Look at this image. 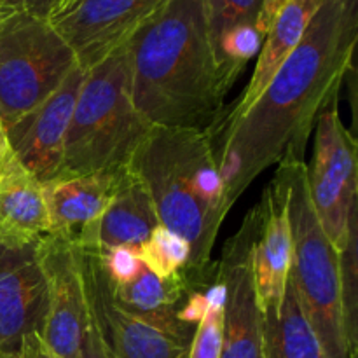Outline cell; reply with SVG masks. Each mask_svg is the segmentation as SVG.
Masks as SVG:
<instances>
[{
  "label": "cell",
  "mask_w": 358,
  "mask_h": 358,
  "mask_svg": "<svg viewBox=\"0 0 358 358\" xmlns=\"http://www.w3.org/2000/svg\"><path fill=\"white\" fill-rule=\"evenodd\" d=\"M166 0H79L49 21L72 48L84 70L124 44Z\"/></svg>",
  "instance_id": "4fadbf2b"
},
{
  "label": "cell",
  "mask_w": 358,
  "mask_h": 358,
  "mask_svg": "<svg viewBox=\"0 0 358 358\" xmlns=\"http://www.w3.org/2000/svg\"><path fill=\"white\" fill-rule=\"evenodd\" d=\"M37 252L48 292V313L41 338L58 358H77L87 325L79 250L66 238L48 233L38 240Z\"/></svg>",
  "instance_id": "9c48e42d"
},
{
  "label": "cell",
  "mask_w": 358,
  "mask_h": 358,
  "mask_svg": "<svg viewBox=\"0 0 358 358\" xmlns=\"http://www.w3.org/2000/svg\"><path fill=\"white\" fill-rule=\"evenodd\" d=\"M13 159H14V154L13 150H10L9 140H7L6 128H3L2 122H0V175L3 173V170L9 166V163Z\"/></svg>",
  "instance_id": "f1b7e54d"
},
{
  "label": "cell",
  "mask_w": 358,
  "mask_h": 358,
  "mask_svg": "<svg viewBox=\"0 0 358 358\" xmlns=\"http://www.w3.org/2000/svg\"><path fill=\"white\" fill-rule=\"evenodd\" d=\"M37 243H0V358H21L24 338L44 327L48 292Z\"/></svg>",
  "instance_id": "7c38bea8"
},
{
  "label": "cell",
  "mask_w": 358,
  "mask_h": 358,
  "mask_svg": "<svg viewBox=\"0 0 358 358\" xmlns=\"http://www.w3.org/2000/svg\"><path fill=\"white\" fill-rule=\"evenodd\" d=\"M261 224L259 205L226 243L217 278L226 285L220 358H264L262 311L252 275V245Z\"/></svg>",
  "instance_id": "30bf717a"
},
{
  "label": "cell",
  "mask_w": 358,
  "mask_h": 358,
  "mask_svg": "<svg viewBox=\"0 0 358 358\" xmlns=\"http://www.w3.org/2000/svg\"><path fill=\"white\" fill-rule=\"evenodd\" d=\"M357 41L358 2L324 0L255 103L240 117L206 128L229 208L269 166L285 157L303 159L318 115L338 98L353 66Z\"/></svg>",
  "instance_id": "6da1fadb"
},
{
  "label": "cell",
  "mask_w": 358,
  "mask_h": 358,
  "mask_svg": "<svg viewBox=\"0 0 358 358\" xmlns=\"http://www.w3.org/2000/svg\"><path fill=\"white\" fill-rule=\"evenodd\" d=\"M262 348L264 358H324L290 275L280 310L262 315Z\"/></svg>",
  "instance_id": "d6986e66"
},
{
  "label": "cell",
  "mask_w": 358,
  "mask_h": 358,
  "mask_svg": "<svg viewBox=\"0 0 358 358\" xmlns=\"http://www.w3.org/2000/svg\"><path fill=\"white\" fill-rule=\"evenodd\" d=\"M157 226L159 219L145 185L126 168L103 215L84 231L73 245L90 250H107L112 247L140 250Z\"/></svg>",
  "instance_id": "2e32d148"
},
{
  "label": "cell",
  "mask_w": 358,
  "mask_h": 358,
  "mask_svg": "<svg viewBox=\"0 0 358 358\" xmlns=\"http://www.w3.org/2000/svg\"><path fill=\"white\" fill-rule=\"evenodd\" d=\"M261 0H206V16L212 45L226 31L240 24L257 27Z\"/></svg>",
  "instance_id": "7402d4cb"
},
{
  "label": "cell",
  "mask_w": 358,
  "mask_h": 358,
  "mask_svg": "<svg viewBox=\"0 0 358 358\" xmlns=\"http://www.w3.org/2000/svg\"><path fill=\"white\" fill-rule=\"evenodd\" d=\"M131 96L150 126L208 128L224 93L206 0H166L126 41Z\"/></svg>",
  "instance_id": "7a4b0ae2"
},
{
  "label": "cell",
  "mask_w": 358,
  "mask_h": 358,
  "mask_svg": "<svg viewBox=\"0 0 358 358\" xmlns=\"http://www.w3.org/2000/svg\"><path fill=\"white\" fill-rule=\"evenodd\" d=\"M322 3H324V0H287L283 3L273 24L269 27L268 34H266L261 51H259L257 65H255L250 83L245 87L243 94L229 112L217 115V119L210 126L233 121V119L245 114L255 103V100L266 90L276 70L282 66V63L289 58L290 52L297 48L301 38L304 37L311 20L320 9Z\"/></svg>",
  "instance_id": "e0dca14e"
},
{
  "label": "cell",
  "mask_w": 358,
  "mask_h": 358,
  "mask_svg": "<svg viewBox=\"0 0 358 358\" xmlns=\"http://www.w3.org/2000/svg\"><path fill=\"white\" fill-rule=\"evenodd\" d=\"M79 65L48 20L0 13V122L9 128L48 100Z\"/></svg>",
  "instance_id": "8992f818"
},
{
  "label": "cell",
  "mask_w": 358,
  "mask_h": 358,
  "mask_svg": "<svg viewBox=\"0 0 358 358\" xmlns=\"http://www.w3.org/2000/svg\"><path fill=\"white\" fill-rule=\"evenodd\" d=\"M261 224L252 245V275L262 315L282 306L292 266V227L289 215V178L278 164L275 180L259 203Z\"/></svg>",
  "instance_id": "5bb4252c"
},
{
  "label": "cell",
  "mask_w": 358,
  "mask_h": 358,
  "mask_svg": "<svg viewBox=\"0 0 358 358\" xmlns=\"http://www.w3.org/2000/svg\"><path fill=\"white\" fill-rule=\"evenodd\" d=\"M206 313L196 327L189 350V358H220L222 353L224 306L226 285L219 278L205 289Z\"/></svg>",
  "instance_id": "44dd1931"
},
{
  "label": "cell",
  "mask_w": 358,
  "mask_h": 358,
  "mask_svg": "<svg viewBox=\"0 0 358 358\" xmlns=\"http://www.w3.org/2000/svg\"><path fill=\"white\" fill-rule=\"evenodd\" d=\"M21 358H58L42 341L41 334L31 332L24 338L23 350H21Z\"/></svg>",
  "instance_id": "4316f807"
},
{
  "label": "cell",
  "mask_w": 358,
  "mask_h": 358,
  "mask_svg": "<svg viewBox=\"0 0 358 358\" xmlns=\"http://www.w3.org/2000/svg\"><path fill=\"white\" fill-rule=\"evenodd\" d=\"M126 168L79 177H58L42 185L49 233L76 243L80 234L103 215Z\"/></svg>",
  "instance_id": "9a60e30c"
},
{
  "label": "cell",
  "mask_w": 358,
  "mask_h": 358,
  "mask_svg": "<svg viewBox=\"0 0 358 358\" xmlns=\"http://www.w3.org/2000/svg\"><path fill=\"white\" fill-rule=\"evenodd\" d=\"M52 6H55V0H0V13L23 10L31 16L49 21Z\"/></svg>",
  "instance_id": "484cf974"
},
{
  "label": "cell",
  "mask_w": 358,
  "mask_h": 358,
  "mask_svg": "<svg viewBox=\"0 0 358 358\" xmlns=\"http://www.w3.org/2000/svg\"><path fill=\"white\" fill-rule=\"evenodd\" d=\"M282 7V0H261V14H259L257 21V28L261 30V34H268L269 27L273 24L276 14H278V10Z\"/></svg>",
  "instance_id": "83f0119b"
},
{
  "label": "cell",
  "mask_w": 358,
  "mask_h": 358,
  "mask_svg": "<svg viewBox=\"0 0 358 358\" xmlns=\"http://www.w3.org/2000/svg\"><path fill=\"white\" fill-rule=\"evenodd\" d=\"M149 128L131 96L124 42L86 70L65 136L59 177L122 170Z\"/></svg>",
  "instance_id": "277c9868"
},
{
  "label": "cell",
  "mask_w": 358,
  "mask_h": 358,
  "mask_svg": "<svg viewBox=\"0 0 358 358\" xmlns=\"http://www.w3.org/2000/svg\"><path fill=\"white\" fill-rule=\"evenodd\" d=\"M339 268H341L343 310H345L346 327H348L350 338L357 345V224L350 231L345 250L339 254Z\"/></svg>",
  "instance_id": "603a6c76"
},
{
  "label": "cell",
  "mask_w": 358,
  "mask_h": 358,
  "mask_svg": "<svg viewBox=\"0 0 358 358\" xmlns=\"http://www.w3.org/2000/svg\"><path fill=\"white\" fill-rule=\"evenodd\" d=\"M79 2V0H55V6H52V10H51V16H49V21L56 20V17H59L62 14H65L66 10L72 9L76 3Z\"/></svg>",
  "instance_id": "f546056e"
},
{
  "label": "cell",
  "mask_w": 358,
  "mask_h": 358,
  "mask_svg": "<svg viewBox=\"0 0 358 358\" xmlns=\"http://www.w3.org/2000/svg\"><path fill=\"white\" fill-rule=\"evenodd\" d=\"M350 2H358V0H350Z\"/></svg>",
  "instance_id": "4dcf8cb0"
},
{
  "label": "cell",
  "mask_w": 358,
  "mask_h": 358,
  "mask_svg": "<svg viewBox=\"0 0 358 358\" xmlns=\"http://www.w3.org/2000/svg\"><path fill=\"white\" fill-rule=\"evenodd\" d=\"M317 138L306 185L311 206L338 254L357 224V143L338 112V98L317 119Z\"/></svg>",
  "instance_id": "52a82bcc"
},
{
  "label": "cell",
  "mask_w": 358,
  "mask_h": 358,
  "mask_svg": "<svg viewBox=\"0 0 358 358\" xmlns=\"http://www.w3.org/2000/svg\"><path fill=\"white\" fill-rule=\"evenodd\" d=\"M79 250L86 303L112 358H189L191 341L177 338L122 310L112 296L96 250Z\"/></svg>",
  "instance_id": "ba28073f"
},
{
  "label": "cell",
  "mask_w": 358,
  "mask_h": 358,
  "mask_svg": "<svg viewBox=\"0 0 358 358\" xmlns=\"http://www.w3.org/2000/svg\"><path fill=\"white\" fill-rule=\"evenodd\" d=\"M289 215L292 227L290 278L320 341L324 358H357L343 310L339 254L329 241L311 206L304 159L285 157Z\"/></svg>",
  "instance_id": "5b68a950"
},
{
  "label": "cell",
  "mask_w": 358,
  "mask_h": 358,
  "mask_svg": "<svg viewBox=\"0 0 358 358\" xmlns=\"http://www.w3.org/2000/svg\"><path fill=\"white\" fill-rule=\"evenodd\" d=\"M191 245L180 234L157 226L138 250L143 266L161 278L180 275L191 262Z\"/></svg>",
  "instance_id": "ffe728a7"
},
{
  "label": "cell",
  "mask_w": 358,
  "mask_h": 358,
  "mask_svg": "<svg viewBox=\"0 0 358 358\" xmlns=\"http://www.w3.org/2000/svg\"><path fill=\"white\" fill-rule=\"evenodd\" d=\"M49 233L42 185L14 157L0 175V243H37Z\"/></svg>",
  "instance_id": "ac0fdd59"
},
{
  "label": "cell",
  "mask_w": 358,
  "mask_h": 358,
  "mask_svg": "<svg viewBox=\"0 0 358 358\" xmlns=\"http://www.w3.org/2000/svg\"><path fill=\"white\" fill-rule=\"evenodd\" d=\"M84 76L86 70L77 65L48 100L6 129L17 163L41 185L62 173L65 136Z\"/></svg>",
  "instance_id": "8fae6325"
},
{
  "label": "cell",
  "mask_w": 358,
  "mask_h": 358,
  "mask_svg": "<svg viewBox=\"0 0 358 358\" xmlns=\"http://www.w3.org/2000/svg\"><path fill=\"white\" fill-rule=\"evenodd\" d=\"M287 2V0H282V3H285Z\"/></svg>",
  "instance_id": "1f68e13d"
},
{
  "label": "cell",
  "mask_w": 358,
  "mask_h": 358,
  "mask_svg": "<svg viewBox=\"0 0 358 358\" xmlns=\"http://www.w3.org/2000/svg\"><path fill=\"white\" fill-rule=\"evenodd\" d=\"M77 358H112L107 345H105L100 332H98V327L94 324L93 317H91L90 310H87V325L86 332H84L83 346H80V353Z\"/></svg>",
  "instance_id": "d4e9b609"
},
{
  "label": "cell",
  "mask_w": 358,
  "mask_h": 358,
  "mask_svg": "<svg viewBox=\"0 0 358 358\" xmlns=\"http://www.w3.org/2000/svg\"><path fill=\"white\" fill-rule=\"evenodd\" d=\"M128 168L145 185L161 226L191 245L189 271H208L229 212L208 129L150 126Z\"/></svg>",
  "instance_id": "3957f363"
},
{
  "label": "cell",
  "mask_w": 358,
  "mask_h": 358,
  "mask_svg": "<svg viewBox=\"0 0 358 358\" xmlns=\"http://www.w3.org/2000/svg\"><path fill=\"white\" fill-rule=\"evenodd\" d=\"M103 271L114 287L124 285L138 275L142 259L138 250L129 247H112L107 250H96Z\"/></svg>",
  "instance_id": "cb8c5ba5"
}]
</instances>
